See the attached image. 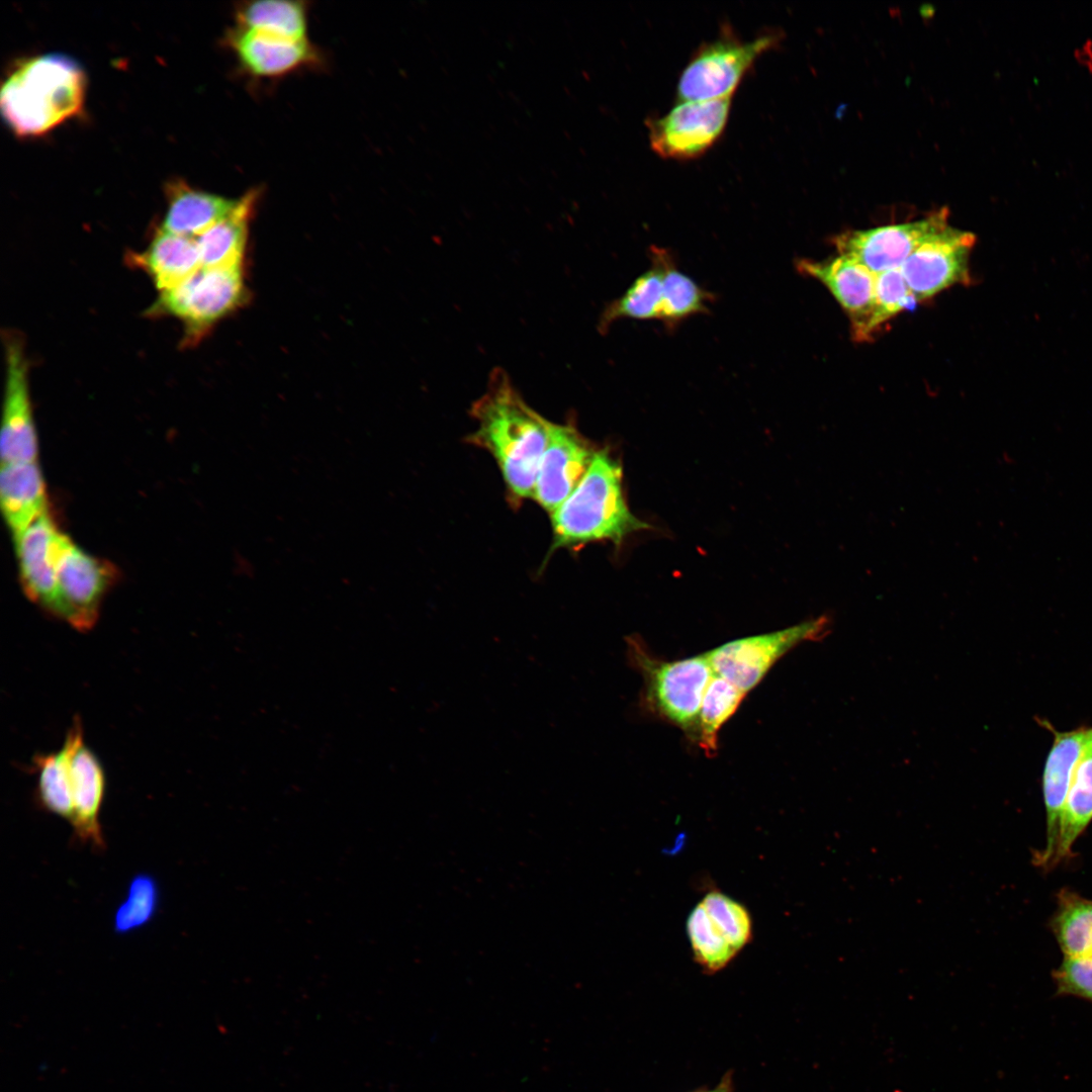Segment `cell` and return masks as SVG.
<instances>
[{
    "mask_svg": "<svg viewBox=\"0 0 1092 1092\" xmlns=\"http://www.w3.org/2000/svg\"><path fill=\"white\" fill-rule=\"evenodd\" d=\"M128 260L131 266L143 269L160 291L179 285L202 267L194 238L161 229L143 252L130 253Z\"/></svg>",
    "mask_w": 1092,
    "mask_h": 1092,
    "instance_id": "obj_19",
    "label": "cell"
},
{
    "mask_svg": "<svg viewBox=\"0 0 1092 1092\" xmlns=\"http://www.w3.org/2000/svg\"><path fill=\"white\" fill-rule=\"evenodd\" d=\"M695 1092H732V1084L728 1077L724 1078L721 1083L711 1089H705Z\"/></svg>",
    "mask_w": 1092,
    "mask_h": 1092,
    "instance_id": "obj_36",
    "label": "cell"
},
{
    "mask_svg": "<svg viewBox=\"0 0 1092 1092\" xmlns=\"http://www.w3.org/2000/svg\"><path fill=\"white\" fill-rule=\"evenodd\" d=\"M1041 723L1054 733V741L1042 774L1046 841L1041 850L1033 852L1032 862L1035 867L1048 872L1059 839L1063 810L1071 780L1091 727L1082 726L1070 731H1058L1046 721L1043 720Z\"/></svg>",
    "mask_w": 1092,
    "mask_h": 1092,
    "instance_id": "obj_15",
    "label": "cell"
},
{
    "mask_svg": "<svg viewBox=\"0 0 1092 1092\" xmlns=\"http://www.w3.org/2000/svg\"><path fill=\"white\" fill-rule=\"evenodd\" d=\"M829 621L822 616L765 634L732 640L707 652L716 674L747 694L789 650L821 638Z\"/></svg>",
    "mask_w": 1092,
    "mask_h": 1092,
    "instance_id": "obj_8",
    "label": "cell"
},
{
    "mask_svg": "<svg viewBox=\"0 0 1092 1092\" xmlns=\"http://www.w3.org/2000/svg\"><path fill=\"white\" fill-rule=\"evenodd\" d=\"M36 797L42 809L71 821L73 816L70 743L65 737L60 749L33 758Z\"/></svg>",
    "mask_w": 1092,
    "mask_h": 1092,
    "instance_id": "obj_28",
    "label": "cell"
},
{
    "mask_svg": "<svg viewBox=\"0 0 1092 1092\" xmlns=\"http://www.w3.org/2000/svg\"><path fill=\"white\" fill-rule=\"evenodd\" d=\"M947 225L948 209L942 207L914 221L843 232L833 238V245L839 255L878 275L901 268L920 245Z\"/></svg>",
    "mask_w": 1092,
    "mask_h": 1092,
    "instance_id": "obj_10",
    "label": "cell"
},
{
    "mask_svg": "<svg viewBox=\"0 0 1092 1092\" xmlns=\"http://www.w3.org/2000/svg\"><path fill=\"white\" fill-rule=\"evenodd\" d=\"M85 76L71 59L59 55L32 58L16 68L2 86L0 105L18 135H38L78 113Z\"/></svg>",
    "mask_w": 1092,
    "mask_h": 1092,
    "instance_id": "obj_3",
    "label": "cell"
},
{
    "mask_svg": "<svg viewBox=\"0 0 1092 1092\" xmlns=\"http://www.w3.org/2000/svg\"><path fill=\"white\" fill-rule=\"evenodd\" d=\"M779 41L776 31L743 40L729 26L722 27L716 38L698 48L681 71L676 86L677 100L732 97L757 59Z\"/></svg>",
    "mask_w": 1092,
    "mask_h": 1092,
    "instance_id": "obj_5",
    "label": "cell"
},
{
    "mask_svg": "<svg viewBox=\"0 0 1092 1092\" xmlns=\"http://www.w3.org/2000/svg\"><path fill=\"white\" fill-rule=\"evenodd\" d=\"M168 206L161 230L188 238L200 236L228 216L238 203L176 181L168 186Z\"/></svg>",
    "mask_w": 1092,
    "mask_h": 1092,
    "instance_id": "obj_20",
    "label": "cell"
},
{
    "mask_svg": "<svg viewBox=\"0 0 1092 1092\" xmlns=\"http://www.w3.org/2000/svg\"><path fill=\"white\" fill-rule=\"evenodd\" d=\"M117 576L113 564L88 554L62 533L56 554L57 598L53 616L79 632L90 631Z\"/></svg>",
    "mask_w": 1092,
    "mask_h": 1092,
    "instance_id": "obj_7",
    "label": "cell"
},
{
    "mask_svg": "<svg viewBox=\"0 0 1092 1092\" xmlns=\"http://www.w3.org/2000/svg\"><path fill=\"white\" fill-rule=\"evenodd\" d=\"M595 453L573 420L563 424L551 422L533 491V497L543 510L552 514L573 492Z\"/></svg>",
    "mask_w": 1092,
    "mask_h": 1092,
    "instance_id": "obj_13",
    "label": "cell"
},
{
    "mask_svg": "<svg viewBox=\"0 0 1092 1092\" xmlns=\"http://www.w3.org/2000/svg\"><path fill=\"white\" fill-rule=\"evenodd\" d=\"M245 297L243 265L201 267L179 285L161 291L148 315H168L184 325L185 345H193Z\"/></svg>",
    "mask_w": 1092,
    "mask_h": 1092,
    "instance_id": "obj_6",
    "label": "cell"
},
{
    "mask_svg": "<svg viewBox=\"0 0 1092 1092\" xmlns=\"http://www.w3.org/2000/svg\"><path fill=\"white\" fill-rule=\"evenodd\" d=\"M61 534L47 511L13 535L22 589L51 616L57 598L56 554Z\"/></svg>",
    "mask_w": 1092,
    "mask_h": 1092,
    "instance_id": "obj_17",
    "label": "cell"
},
{
    "mask_svg": "<svg viewBox=\"0 0 1092 1092\" xmlns=\"http://www.w3.org/2000/svg\"><path fill=\"white\" fill-rule=\"evenodd\" d=\"M239 27L256 32L304 40L307 38V8L301 1L261 0L242 4L237 10Z\"/></svg>",
    "mask_w": 1092,
    "mask_h": 1092,
    "instance_id": "obj_26",
    "label": "cell"
},
{
    "mask_svg": "<svg viewBox=\"0 0 1092 1092\" xmlns=\"http://www.w3.org/2000/svg\"><path fill=\"white\" fill-rule=\"evenodd\" d=\"M916 302L917 300L903 277L901 268L878 274L872 312L864 332V341L872 339L883 325L902 310L913 307Z\"/></svg>",
    "mask_w": 1092,
    "mask_h": 1092,
    "instance_id": "obj_31",
    "label": "cell"
},
{
    "mask_svg": "<svg viewBox=\"0 0 1092 1092\" xmlns=\"http://www.w3.org/2000/svg\"><path fill=\"white\" fill-rule=\"evenodd\" d=\"M1076 58L1092 71V40H1087L1083 48L1076 50Z\"/></svg>",
    "mask_w": 1092,
    "mask_h": 1092,
    "instance_id": "obj_35",
    "label": "cell"
},
{
    "mask_svg": "<svg viewBox=\"0 0 1092 1092\" xmlns=\"http://www.w3.org/2000/svg\"><path fill=\"white\" fill-rule=\"evenodd\" d=\"M70 743V771L75 835L94 848L103 849L104 839L99 816L105 796L106 777L96 753L87 745L79 717L66 734Z\"/></svg>",
    "mask_w": 1092,
    "mask_h": 1092,
    "instance_id": "obj_14",
    "label": "cell"
},
{
    "mask_svg": "<svg viewBox=\"0 0 1092 1092\" xmlns=\"http://www.w3.org/2000/svg\"><path fill=\"white\" fill-rule=\"evenodd\" d=\"M476 423L467 442L491 454L511 500L533 496L551 421L532 408L503 368L490 373L484 393L471 405Z\"/></svg>",
    "mask_w": 1092,
    "mask_h": 1092,
    "instance_id": "obj_1",
    "label": "cell"
},
{
    "mask_svg": "<svg viewBox=\"0 0 1092 1092\" xmlns=\"http://www.w3.org/2000/svg\"><path fill=\"white\" fill-rule=\"evenodd\" d=\"M229 40L242 69L256 78L283 77L320 61L308 39L282 38L238 27Z\"/></svg>",
    "mask_w": 1092,
    "mask_h": 1092,
    "instance_id": "obj_18",
    "label": "cell"
},
{
    "mask_svg": "<svg viewBox=\"0 0 1092 1092\" xmlns=\"http://www.w3.org/2000/svg\"><path fill=\"white\" fill-rule=\"evenodd\" d=\"M731 98L678 101L664 115L648 119L653 152L661 158L679 161L705 154L725 130Z\"/></svg>",
    "mask_w": 1092,
    "mask_h": 1092,
    "instance_id": "obj_9",
    "label": "cell"
},
{
    "mask_svg": "<svg viewBox=\"0 0 1092 1092\" xmlns=\"http://www.w3.org/2000/svg\"><path fill=\"white\" fill-rule=\"evenodd\" d=\"M795 266L800 274L825 286L848 316L852 338L857 342L864 341L877 274L859 262L839 254L821 261L799 259Z\"/></svg>",
    "mask_w": 1092,
    "mask_h": 1092,
    "instance_id": "obj_16",
    "label": "cell"
},
{
    "mask_svg": "<svg viewBox=\"0 0 1092 1092\" xmlns=\"http://www.w3.org/2000/svg\"><path fill=\"white\" fill-rule=\"evenodd\" d=\"M1052 975L1057 994L1092 1001V959L1065 957Z\"/></svg>",
    "mask_w": 1092,
    "mask_h": 1092,
    "instance_id": "obj_34",
    "label": "cell"
},
{
    "mask_svg": "<svg viewBox=\"0 0 1092 1092\" xmlns=\"http://www.w3.org/2000/svg\"><path fill=\"white\" fill-rule=\"evenodd\" d=\"M550 515L552 551L600 541L620 544L630 534L648 528L630 512L622 489V467L607 450L596 451L580 483Z\"/></svg>",
    "mask_w": 1092,
    "mask_h": 1092,
    "instance_id": "obj_2",
    "label": "cell"
},
{
    "mask_svg": "<svg viewBox=\"0 0 1092 1092\" xmlns=\"http://www.w3.org/2000/svg\"><path fill=\"white\" fill-rule=\"evenodd\" d=\"M159 902L158 885L147 874L136 875L129 883L124 900L117 907L113 927L118 933L141 928L154 917Z\"/></svg>",
    "mask_w": 1092,
    "mask_h": 1092,
    "instance_id": "obj_32",
    "label": "cell"
},
{
    "mask_svg": "<svg viewBox=\"0 0 1092 1092\" xmlns=\"http://www.w3.org/2000/svg\"><path fill=\"white\" fill-rule=\"evenodd\" d=\"M649 257L661 270L663 294L659 321L667 330H674L691 316L709 312L714 294L682 272L670 251L652 246Z\"/></svg>",
    "mask_w": 1092,
    "mask_h": 1092,
    "instance_id": "obj_23",
    "label": "cell"
},
{
    "mask_svg": "<svg viewBox=\"0 0 1092 1092\" xmlns=\"http://www.w3.org/2000/svg\"><path fill=\"white\" fill-rule=\"evenodd\" d=\"M628 656L643 678L649 712L697 740L700 711L714 675L707 653L666 661L651 654L640 639H627Z\"/></svg>",
    "mask_w": 1092,
    "mask_h": 1092,
    "instance_id": "obj_4",
    "label": "cell"
},
{
    "mask_svg": "<svg viewBox=\"0 0 1092 1092\" xmlns=\"http://www.w3.org/2000/svg\"><path fill=\"white\" fill-rule=\"evenodd\" d=\"M700 902L739 952L752 937V920L748 910L717 890L707 893Z\"/></svg>",
    "mask_w": 1092,
    "mask_h": 1092,
    "instance_id": "obj_33",
    "label": "cell"
},
{
    "mask_svg": "<svg viewBox=\"0 0 1092 1092\" xmlns=\"http://www.w3.org/2000/svg\"><path fill=\"white\" fill-rule=\"evenodd\" d=\"M976 241L973 233L949 224L920 245L901 266L915 299H929L953 285L970 284Z\"/></svg>",
    "mask_w": 1092,
    "mask_h": 1092,
    "instance_id": "obj_11",
    "label": "cell"
},
{
    "mask_svg": "<svg viewBox=\"0 0 1092 1092\" xmlns=\"http://www.w3.org/2000/svg\"><path fill=\"white\" fill-rule=\"evenodd\" d=\"M662 274L659 266L651 262L648 270L640 274L617 299L604 308L599 320V332L606 333L622 318L660 320L662 305Z\"/></svg>",
    "mask_w": 1092,
    "mask_h": 1092,
    "instance_id": "obj_27",
    "label": "cell"
},
{
    "mask_svg": "<svg viewBox=\"0 0 1092 1092\" xmlns=\"http://www.w3.org/2000/svg\"><path fill=\"white\" fill-rule=\"evenodd\" d=\"M259 194L258 189L245 193L228 216L195 238L202 267L243 265L249 221Z\"/></svg>",
    "mask_w": 1092,
    "mask_h": 1092,
    "instance_id": "obj_22",
    "label": "cell"
},
{
    "mask_svg": "<svg viewBox=\"0 0 1092 1092\" xmlns=\"http://www.w3.org/2000/svg\"><path fill=\"white\" fill-rule=\"evenodd\" d=\"M1092 821V727L1076 764L1065 802L1061 830L1048 872L1074 856L1073 845Z\"/></svg>",
    "mask_w": 1092,
    "mask_h": 1092,
    "instance_id": "obj_24",
    "label": "cell"
},
{
    "mask_svg": "<svg viewBox=\"0 0 1092 1092\" xmlns=\"http://www.w3.org/2000/svg\"><path fill=\"white\" fill-rule=\"evenodd\" d=\"M5 390L1 426V464L34 462L37 438L28 386V359L24 342L15 332H6Z\"/></svg>",
    "mask_w": 1092,
    "mask_h": 1092,
    "instance_id": "obj_12",
    "label": "cell"
},
{
    "mask_svg": "<svg viewBox=\"0 0 1092 1092\" xmlns=\"http://www.w3.org/2000/svg\"><path fill=\"white\" fill-rule=\"evenodd\" d=\"M687 931L695 960L706 972L722 970L738 953L701 902L688 917Z\"/></svg>",
    "mask_w": 1092,
    "mask_h": 1092,
    "instance_id": "obj_30",
    "label": "cell"
},
{
    "mask_svg": "<svg viewBox=\"0 0 1092 1092\" xmlns=\"http://www.w3.org/2000/svg\"><path fill=\"white\" fill-rule=\"evenodd\" d=\"M745 695L730 681L714 673L703 698L696 740L708 756L717 752L718 732L737 710Z\"/></svg>",
    "mask_w": 1092,
    "mask_h": 1092,
    "instance_id": "obj_29",
    "label": "cell"
},
{
    "mask_svg": "<svg viewBox=\"0 0 1092 1092\" xmlns=\"http://www.w3.org/2000/svg\"><path fill=\"white\" fill-rule=\"evenodd\" d=\"M1050 927L1065 957L1092 959V900L1062 888Z\"/></svg>",
    "mask_w": 1092,
    "mask_h": 1092,
    "instance_id": "obj_25",
    "label": "cell"
},
{
    "mask_svg": "<svg viewBox=\"0 0 1092 1092\" xmlns=\"http://www.w3.org/2000/svg\"><path fill=\"white\" fill-rule=\"evenodd\" d=\"M0 504L13 535L48 511L46 485L37 461L1 464Z\"/></svg>",
    "mask_w": 1092,
    "mask_h": 1092,
    "instance_id": "obj_21",
    "label": "cell"
}]
</instances>
